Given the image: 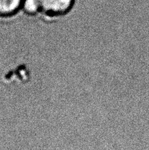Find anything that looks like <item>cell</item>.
<instances>
[{
  "label": "cell",
  "instance_id": "1",
  "mask_svg": "<svg viewBox=\"0 0 149 150\" xmlns=\"http://www.w3.org/2000/svg\"><path fill=\"white\" fill-rule=\"evenodd\" d=\"M40 11L50 17H58L70 11L75 0H37Z\"/></svg>",
  "mask_w": 149,
  "mask_h": 150
},
{
  "label": "cell",
  "instance_id": "2",
  "mask_svg": "<svg viewBox=\"0 0 149 150\" xmlns=\"http://www.w3.org/2000/svg\"><path fill=\"white\" fill-rule=\"evenodd\" d=\"M23 0H0V18L15 16L21 10Z\"/></svg>",
  "mask_w": 149,
  "mask_h": 150
},
{
  "label": "cell",
  "instance_id": "3",
  "mask_svg": "<svg viewBox=\"0 0 149 150\" xmlns=\"http://www.w3.org/2000/svg\"><path fill=\"white\" fill-rule=\"evenodd\" d=\"M21 9L28 16H35L40 12L37 0H23Z\"/></svg>",
  "mask_w": 149,
  "mask_h": 150
}]
</instances>
